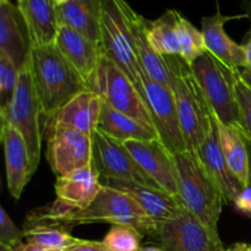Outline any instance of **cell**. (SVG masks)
I'll list each match as a JSON object with an SVG mask.
<instances>
[{
    "instance_id": "obj_1",
    "label": "cell",
    "mask_w": 251,
    "mask_h": 251,
    "mask_svg": "<svg viewBox=\"0 0 251 251\" xmlns=\"http://www.w3.org/2000/svg\"><path fill=\"white\" fill-rule=\"evenodd\" d=\"M26 223H49L66 229L93 223L125 225L136 228L142 235L149 237L157 228L131 196L107 185L102 186L97 198L86 207H70L55 200L50 207L28 213Z\"/></svg>"
},
{
    "instance_id": "obj_2",
    "label": "cell",
    "mask_w": 251,
    "mask_h": 251,
    "mask_svg": "<svg viewBox=\"0 0 251 251\" xmlns=\"http://www.w3.org/2000/svg\"><path fill=\"white\" fill-rule=\"evenodd\" d=\"M29 70L42 107V122L55 114L78 93L90 90L55 44L32 47Z\"/></svg>"
},
{
    "instance_id": "obj_3",
    "label": "cell",
    "mask_w": 251,
    "mask_h": 251,
    "mask_svg": "<svg viewBox=\"0 0 251 251\" xmlns=\"http://www.w3.org/2000/svg\"><path fill=\"white\" fill-rule=\"evenodd\" d=\"M164 60L171 73V88L186 149L199 156L201 145L211 129L213 112L191 66L180 55H166Z\"/></svg>"
},
{
    "instance_id": "obj_4",
    "label": "cell",
    "mask_w": 251,
    "mask_h": 251,
    "mask_svg": "<svg viewBox=\"0 0 251 251\" xmlns=\"http://www.w3.org/2000/svg\"><path fill=\"white\" fill-rule=\"evenodd\" d=\"M178 180V198L208 230L218 234V222L227 203L222 190L207 173L200 158L189 151L173 154Z\"/></svg>"
},
{
    "instance_id": "obj_5",
    "label": "cell",
    "mask_w": 251,
    "mask_h": 251,
    "mask_svg": "<svg viewBox=\"0 0 251 251\" xmlns=\"http://www.w3.org/2000/svg\"><path fill=\"white\" fill-rule=\"evenodd\" d=\"M190 66L218 122L239 126L235 85L240 70L226 65L208 51L199 56Z\"/></svg>"
},
{
    "instance_id": "obj_6",
    "label": "cell",
    "mask_w": 251,
    "mask_h": 251,
    "mask_svg": "<svg viewBox=\"0 0 251 251\" xmlns=\"http://www.w3.org/2000/svg\"><path fill=\"white\" fill-rule=\"evenodd\" d=\"M100 48L130 78L137 91L141 87V63L137 58L131 29L122 0H102Z\"/></svg>"
},
{
    "instance_id": "obj_7",
    "label": "cell",
    "mask_w": 251,
    "mask_h": 251,
    "mask_svg": "<svg viewBox=\"0 0 251 251\" xmlns=\"http://www.w3.org/2000/svg\"><path fill=\"white\" fill-rule=\"evenodd\" d=\"M0 122L11 124L24 136L31 157L32 167L36 173L41 161L43 129L41 102L34 87L29 65L20 71L14 100L6 112L0 113Z\"/></svg>"
},
{
    "instance_id": "obj_8",
    "label": "cell",
    "mask_w": 251,
    "mask_h": 251,
    "mask_svg": "<svg viewBox=\"0 0 251 251\" xmlns=\"http://www.w3.org/2000/svg\"><path fill=\"white\" fill-rule=\"evenodd\" d=\"M93 91L110 107L134 118L158 136L146 103L137 88L124 71L105 55L100 60Z\"/></svg>"
},
{
    "instance_id": "obj_9",
    "label": "cell",
    "mask_w": 251,
    "mask_h": 251,
    "mask_svg": "<svg viewBox=\"0 0 251 251\" xmlns=\"http://www.w3.org/2000/svg\"><path fill=\"white\" fill-rule=\"evenodd\" d=\"M164 251H225L220 235L208 230L188 208L180 205L151 235Z\"/></svg>"
},
{
    "instance_id": "obj_10",
    "label": "cell",
    "mask_w": 251,
    "mask_h": 251,
    "mask_svg": "<svg viewBox=\"0 0 251 251\" xmlns=\"http://www.w3.org/2000/svg\"><path fill=\"white\" fill-rule=\"evenodd\" d=\"M140 76L141 87L139 92L146 103L159 141L172 154L188 151L172 88L152 80L144 68H141Z\"/></svg>"
},
{
    "instance_id": "obj_11",
    "label": "cell",
    "mask_w": 251,
    "mask_h": 251,
    "mask_svg": "<svg viewBox=\"0 0 251 251\" xmlns=\"http://www.w3.org/2000/svg\"><path fill=\"white\" fill-rule=\"evenodd\" d=\"M43 137L47 139V161L56 178L93 163L92 137L70 127H54Z\"/></svg>"
},
{
    "instance_id": "obj_12",
    "label": "cell",
    "mask_w": 251,
    "mask_h": 251,
    "mask_svg": "<svg viewBox=\"0 0 251 251\" xmlns=\"http://www.w3.org/2000/svg\"><path fill=\"white\" fill-rule=\"evenodd\" d=\"M93 166L98 174L107 179L131 180L159 188L135 162L123 142L97 130L93 135ZM161 189V188H159Z\"/></svg>"
},
{
    "instance_id": "obj_13",
    "label": "cell",
    "mask_w": 251,
    "mask_h": 251,
    "mask_svg": "<svg viewBox=\"0 0 251 251\" xmlns=\"http://www.w3.org/2000/svg\"><path fill=\"white\" fill-rule=\"evenodd\" d=\"M140 168L162 189L173 196H178V180L173 154L159 140L123 142Z\"/></svg>"
},
{
    "instance_id": "obj_14",
    "label": "cell",
    "mask_w": 251,
    "mask_h": 251,
    "mask_svg": "<svg viewBox=\"0 0 251 251\" xmlns=\"http://www.w3.org/2000/svg\"><path fill=\"white\" fill-rule=\"evenodd\" d=\"M103 100L95 91L86 90L69 100L55 114L42 122L43 135L54 127H70L93 137L100 125Z\"/></svg>"
},
{
    "instance_id": "obj_15",
    "label": "cell",
    "mask_w": 251,
    "mask_h": 251,
    "mask_svg": "<svg viewBox=\"0 0 251 251\" xmlns=\"http://www.w3.org/2000/svg\"><path fill=\"white\" fill-rule=\"evenodd\" d=\"M31 50L28 29L17 5L0 0V54L7 56L21 71L28 65Z\"/></svg>"
},
{
    "instance_id": "obj_16",
    "label": "cell",
    "mask_w": 251,
    "mask_h": 251,
    "mask_svg": "<svg viewBox=\"0 0 251 251\" xmlns=\"http://www.w3.org/2000/svg\"><path fill=\"white\" fill-rule=\"evenodd\" d=\"M1 123V142L5 153L7 189L19 200L34 174L31 157L24 136L7 122Z\"/></svg>"
},
{
    "instance_id": "obj_17",
    "label": "cell",
    "mask_w": 251,
    "mask_h": 251,
    "mask_svg": "<svg viewBox=\"0 0 251 251\" xmlns=\"http://www.w3.org/2000/svg\"><path fill=\"white\" fill-rule=\"evenodd\" d=\"M55 46L93 91L100 60L104 55L100 44L88 41L69 27L60 26Z\"/></svg>"
},
{
    "instance_id": "obj_18",
    "label": "cell",
    "mask_w": 251,
    "mask_h": 251,
    "mask_svg": "<svg viewBox=\"0 0 251 251\" xmlns=\"http://www.w3.org/2000/svg\"><path fill=\"white\" fill-rule=\"evenodd\" d=\"M198 157L200 158L201 163L203 164L207 173L211 176V178L222 190L227 203L235 202L238 196L244 190V186L230 171L227 159L223 154L220 142V134H218L217 119H216L215 114H213L210 131H208L205 141L201 145Z\"/></svg>"
},
{
    "instance_id": "obj_19",
    "label": "cell",
    "mask_w": 251,
    "mask_h": 251,
    "mask_svg": "<svg viewBox=\"0 0 251 251\" xmlns=\"http://www.w3.org/2000/svg\"><path fill=\"white\" fill-rule=\"evenodd\" d=\"M245 14L226 16L218 10L212 16H205L201 20V32L205 39L208 53L233 69H245L247 56L242 44H238L225 31L226 22L230 20L244 19Z\"/></svg>"
},
{
    "instance_id": "obj_20",
    "label": "cell",
    "mask_w": 251,
    "mask_h": 251,
    "mask_svg": "<svg viewBox=\"0 0 251 251\" xmlns=\"http://www.w3.org/2000/svg\"><path fill=\"white\" fill-rule=\"evenodd\" d=\"M104 185L131 196L156 226L169 220L181 205L178 196L171 195L156 186H150L137 181L107 179Z\"/></svg>"
},
{
    "instance_id": "obj_21",
    "label": "cell",
    "mask_w": 251,
    "mask_h": 251,
    "mask_svg": "<svg viewBox=\"0 0 251 251\" xmlns=\"http://www.w3.org/2000/svg\"><path fill=\"white\" fill-rule=\"evenodd\" d=\"M122 5L127 24L131 29L137 58H139L142 68L145 69V71L149 74L152 80L171 87V73H169L166 60H164V56L154 50L153 47L150 43L149 37H147L146 19L137 14L130 6L129 2H126L125 0H122Z\"/></svg>"
},
{
    "instance_id": "obj_22",
    "label": "cell",
    "mask_w": 251,
    "mask_h": 251,
    "mask_svg": "<svg viewBox=\"0 0 251 251\" xmlns=\"http://www.w3.org/2000/svg\"><path fill=\"white\" fill-rule=\"evenodd\" d=\"M100 176L93 163L58 176L55 181L56 201L70 207H86L97 198L102 189Z\"/></svg>"
},
{
    "instance_id": "obj_23",
    "label": "cell",
    "mask_w": 251,
    "mask_h": 251,
    "mask_svg": "<svg viewBox=\"0 0 251 251\" xmlns=\"http://www.w3.org/2000/svg\"><path fill=\"white\" fill-rule=\"evenodd\" d=\"M17 7L26 22L32 47L55 44L60 25L51 0H17Z\"/></svg>"
},
{
    "instance_id": "obj_24",
    "label": "cell",
    "mask_w": 251,
    "mask_h": 251,
    "mask_svg": "<svg viewBox=\"0 0 251 251\" xmlns=\"http://www.w3.org/2000/svg\"><path fill=\"white\" fill-rule=\"evenodd\" d=\"M60 26L69 27L100 46L102 0H69L56 6Z\"/></svg>"
},
{
    "instance_id": "obj_25",
    "label": "cell",
    "mask_w": 251,
    "mask_h": 251,
    "mask_svg": "<svg viewBox=\"0 0 251 251\" xmlns=\"http://www.w3.org/2000/svg\"><path fill=\"white\" fill-rule=\"evenodd\" d=\"M98 130L119 142H126L131 140H139V141L159 140L158 136L147 129L145 125L135 120L134 118L114 109L104 100L100 112Z\"/></svg>"
},
{
    "instance_id": "obj_26",
    "label": "cell",
    "mask_w": 251,
    "mask_h": 251,
    "mask_svg": "<svg viewBox=\"0 0 251 251\" xmlns=\"http://www.w3.org/2000/svg\"><path fill=\"white\" fill-rule=\"evenodd\" d=\"M217 127L221 147L228 166L245 188L249 184V151L244 132L239 126L225 125L218 120Z\"/></svg>"
},
{
    "instance_id": "obj_27",
    "label": "cell",
    "mask_w": 251,
    "mask_h": 251,
    "mask_svg": "<svg viewBox=\"0 0 251 251\" xmlns=\"http://www.w3.org/2000/svg\"><path fill=\"white\" fill-rule=\"evenodd\" d=\"M179 14L180 12L176 10H167L157 20H146V31L150 43L162 56L180 55Z\"/></svg>"
},
{
    "instance_id": "obj_28",
    "label": "cell",
    "mask_w": 251,
    "mask_h": 251,
    "mask_svg": "<svg viewBox=\"0 0 251 251\" xmlns=\"http://www.w3.org/2000/svg\"><path fill=\"white\" fill-rule=\"evenodd\" d=\"M25 240L28 244L38 245L54 250H65L77 243L78 238L73 237L66 228L49 223H26L24 227Z\"/></svg>"
},
{
    "instance_id": "obj_29",
    "label": "cell",
    "mask_w": 251,
    "mask_h": 251,
    "mask_svg": "<svg viewBox=\"0 0 251 251\" xmlns=\"http://www.w3.org/2000/svg\"><path fill=\"white\" fill-rule=\"evenodd\" d=\"M179 42H180V56L189 64L194 63L199 56L207 51L205 39L201 29H198L188 19L179 14Z\"/></svg>"
},
{
    "instance_id": "obj_30",
    "label": "cell",
    "mask_w": 251,
    "mask_h": 251,
    "mask_svg": "<svg viewBox=\"0 0 251 251\" xmlns=\"http://www.w3.org/2000/svg\"><path fill=\"white\" fill-rule=\"evenodd\" d=\"M144 235L131 226L113 225L102 243L110 251H139Z\"/></svg>"
},
{
    "instance_id": "obj_31",
    "label": "cell",
    "mask_w": 251,
    "mask_h": 251,
    "mask_svg": "<svg viewBox=\"0 0 251 251\" xmlns=\"http://www.w3.org/2000/svg\"><path fill=\"white\" fill-rule=\"evenodd\" d=\"M20 71L7 56L0 54V113L9 109L17 83H19Z\"/></svg>"
},
{
    "instance_id": "obj_32",
    "label": "cell",
    "mask_w": 251,
    "mask_h": 251,
    "mask_svg": "<svg viewBox=\"0 0 251 251\" xmlns=\"http://www.w3.org/2000/svg\"><path fill=\"white\" fill-rule=\"evenodd\" d=\"M238 108H239V127L247 137L251 140V88L239 76L235 85Z\"/></svg>"
},
{
    "instance_id": "obj_33",
    "label": "cell",
    "mask_w": 251,
    "mask_h": 251,
    "mask_svg": "<svg viewBox=\"0 0 251 251\" xmlns=\"http://www.w3.org/2000/svg\"><path fill=\"white\" fill-rule=\"evenodd\" d=\"M22 239H25L24 230L16 227L4 208H0V244L14 247Z\"/></svg>"
},
{
    "instance_id": "obj_34",
    "label": "cell",
    "mask_w": 251,
    "mask_h": 251,
    "mask_svg": "<svg viewBox=\"0 0 251 251\" xmlns=\"http://www.w3.org/2000/svg\"><path fill=\"white\" fill-rule=\"evenodd\" d=\"M64 251H110L102 242H92V240L80 239L77 243L69 247Z\"/></svg>"
},
{
    "instance_id": "obj_35",
    "label": "cell",
    "mask_w": 251,
    "mask_h": 251,
    "mask_svg": "<svg viewBox=\"0 0 251 251\" xmlns=\"http://www.w3.org/2000/svg\"><path fill=\"white\" fill-rule=\"evenodd\" d=\"M235 206L239 208L242 212L251 217V186H245L244 190L242 191L238 199L235 200Z\"/></svg>"
},
{
    "instance_id": "obj_36",
    "label": "cell",
    "mask_w": 251,
    "mask_h": 251,
    "mask_svg": "<svg viewBox=\"0 0 251 251\" xmlns=\"http://www.w3.org/2000/svg\"><path fill=\"white\" fill-rule=\"evenodd\" d=\"M242 46L244 48L245 56H247V66H245V70L251 71V26L249 31L245 33L244 38H243Z\"/></svg>"
},
{
    "instance_id": "obj_37",
    "label": "cell",
    "mask_w": 251,
    "mask_h": 251,
    "mask_svg": "<svg viewBox=\"0 0 251 251\" xmlns=\"http://www.w3.org/2000/svg\"><path fill=\"white\" fill-rule=\"evenodd\" d=\"M15 251H63V250H54V249H47V248H42L38 247V245H33V244H28V243H24L20 242L17 243L16 245H14Z\"/></svg>"
},
{
    "instance_id": "obj_38",
    "label": "cell",
    "mask_w": 251,
    "mask_h": 251,
    "mask_svg": "<svg viewBox=\"0 0 251 251\" xmlns=\"http://www.w3.org/2000/svg\"><path fill=\"white\" fill-rule=\"evenodd\" d=\"M225 251H251V245L245 244V243H237Z\"/></svg>"
},
{
    "instance_id": "obj_39",
    "label": "cell",
    "mask_w": 251,
    "mask_h": 251,
    "mask_svg": "<svg viewBox=\"0 0 251 251\" xmlns=\"http://www.w3.org/2000/svg\"><path fill=\"white\" fill-rule=\"evenodd\" d=\"M242 7L244 9L245 16L251 20V0H245V1H243Z\"/></svg>"
},
{
    "instance_id": "obj_40",
    "label": "cell",
    "mask_w": 251,
    "mask_h": 251,
    "mask_svg": "<svg viewBox=\"0 0 251 251\" xmlns=\"http://www.w3.org/2000/svg\"><path fill=\"white\" fill-rule=\"evenodd\" d=\"M240 76H242L243 80L245 81V83L251 88V71L245 70L244 69L243 71H240Z\"/></svg>"
},
{
    "instance_id": "obj_41",
    "label": "cell",
    "mask_w": 251,
    "mask_h": 251,
    "mask_svg": "<svg viewBox=\"0 0 251 251\" xmlns=\"http://www.w3.org/2000/svg\"><path fill=\"white\" fill-rule=\"evenodd\" d=\"M245 141H247L248 151H249V184L248 185L251 186V140L245 136Z\"/></svg>"
},
{
    "instance_id": "obj_42",
    "label": "cell",
    "mask_w": 251,
    "mask_h": 251,
    "mask_svg": "<svg viewBox=\"0 0 251 251\" xmlns=\"http://www.w3.org/2000/svg\"><path fill=\"white\" fill-rule=\"evenodd\" d=\"M139 251H164V250L161 249L159 247H145V248H141Z\"/></svg>"
},
{
    "instance_id": "obj_43",
    "label": "cell",
    "mask_w": 251,
    "mask_h": 251,
    "mask_svg": "<svg viewBox=\"0 0 251 251\" xmlns=\"http://www.w3.org/2000/svg\"><path fill=\"white\" fill-rule=\"evenodd\" d=\"M0 251H15V250H14V248L9 247V245L0 244Z\"/></svg>"
},
{
    "instance_id": "obj_44",
    "label": "cell",
    "mask_w": 251,
    "mask_h": 251,
    "mask_svg": "<svg viewBox=\"0 0 251 251\" xmlns=\"http://www.w3.org/2000/svg\"><path fill=\"white\" fill-rule=\"evenodd\" d=\"M51 1L54 2V4L56 5V6H58V5H63V4H65L66 1H69V0H51Z\"/></svg>"
}]
</instances>
